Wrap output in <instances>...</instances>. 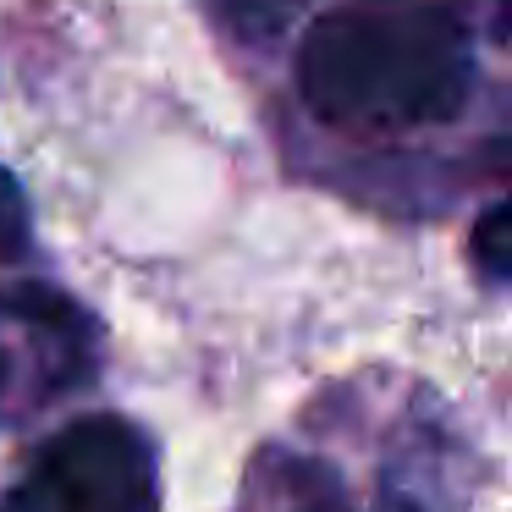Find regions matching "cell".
<instances>
[{
  "label": "cell",
  "instance_id": "3957f363",
  "mask_svg": "<svg viewBox=\"0 0 512 512\" xmlns=\"http://www.w3.org/2000/svg\"><path fill=\"white\" fill-rule=\"evenodd\" d=\"M474 259L485 270V281H507L512 276V204H490L474 221Z\"/></svg>",
  "mask_w": 512,
  "mask_h": 512
},
{
  "label": "cell",
  "instance_id": "277c9868",
  "mask_svg": "<svg viewBox=\"0 0 512 512\" xmlns=\"http://www.w3.org/2000/svg\"><path fill=\"white\" fill-rule=\"evenodd\" d=\"M28 248V199L17 177L0 166V259H17Z\"/></svg>",
  "mask_w": 512,
  "mask_h": 512
},
{
  "label": "cell",
  "instance_id": "6da1fadb",
  "mask_svg": "<svg viewBox=\"0 0 512 512\" xmlns=\"http://www.w3.org/2000/svg\"><path fill=\"white\" fill-rule=\"evenodd\" d=\"M298 94L353 133L452 122L474 94V39L441 0H342L303 34Z\"/></svg>",
  "mask_w": 512,
  "mask_h": 512
},
{
  "label": "cell",
  "instance_id": "7a4b0ae2",
  "mask_svg": "<svg viewBox=\"0 0 512 512\" xmlns=\"http://www.w3.org/2000/svg\"><path fill=\"white\" fill-rule=\"evenodd\" d=\"M28 512H160L155 446L138 424L94 413L39 446L28 485L17 496Z\"/></svg>",
  "mask_w": 512,
  "mask_h": 512
}]
</instances>
